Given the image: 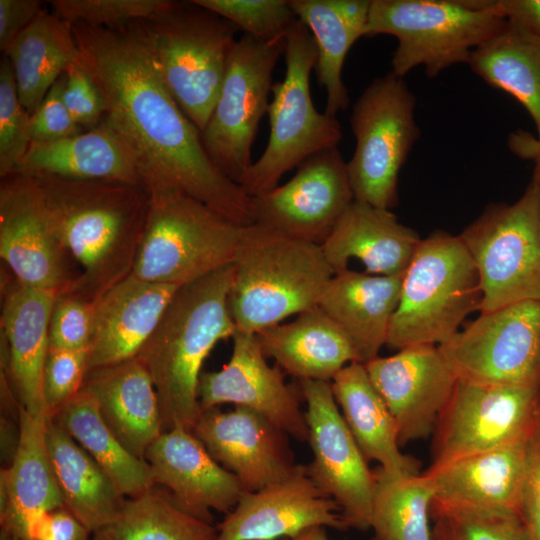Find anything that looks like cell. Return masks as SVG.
Returning <instances> with one entry per match:
<instances>
[{"instance_id": "obj_28", "label": "cell", "mask_w": 540, "mask_h": 540, "mask_svg": "<svg viewBox=\"0 0 540 540\" xmlns=\"http://www.w3.org/2000/svg\"><path fill=\"white\" fill-rule=\"evenodd\" d=\"M19 444L13 460L0 472L1 528L28 540L41 515L64 507L46 444L49 417H34L19 406Z\"/></svg>"}, {"instance_id": "obj_38", "label": "cell", "mask_w": 540, "mask_h": 540, "mask_svg": "<svg viewBox=\"0 0 540 540\" xmlns=\"http://www.w3.org/2000/svg\"><path fill=\"white\" fill-rule=\"evenodd\" d=\"M370 528L377 540H431L429 524L435 486L427 473L402 474L374 470Z\"/></svg>"}, {"instance_id": "obj_30", "label": "cell", "mask_w": 540, "mask_h": 540, "mask_svg": "<svg viewBox=\"0 0 540 540\" xmlns=\"http://www.w3.org/2000/svg\"><path fill=\"white\" fill-rule=\"evenodd\" d=\"M255 335L266 358L298 380L331 382L346 365L358 362L347 337L318 306Z\"/></svg>"}, {"instance_id": "obj_35", "label": "cell", "mask_w": 540, "mask_h": 540, "mask_svg": "<svg viewBox=\"0 0 540 540\" xmlns=\"http://www.w3.org/2000/svg\"><path fill=\"white\" fill-rule=\"evenodd\" d=\"M22 106L31 115L79 56L72 25L42 10L4 53Z\"/></svg>"}, {"instance_id": "obj_53", "label": "cell", "mask_w": 540, "mask_h": 540, "mask_svg": "<svg viewBox=\"0 0 540 540\" xmlns=\"http://www.w3.org/2000/svg\"><path fill=\"white\" fill-rule=\"evenodd\" d=\"M322 526L307 528L293 538H282L278 540H329L327 533Z\"/></svg>"}, {"instance_id": "obj_15", "label": "cell", "mask_w": 540, "mask_h": 540, "mask_svg": "<svg viewBox=\"0 0 540 540\" xmlns=\"http://www.w3.org/2000/svg\"><path fill=\"white\" fill-rule=\"evenodd\" d=\"M306 402L305 418L313 460L305 465L316 486L340 507L347 527L370 528L376 485L335 400L331 382L298 380Z\"/></svg>"}, {"instance_id": "obj_41", "label": "cell", "mask_w": 540, "mask_h": 540, "mask_svg": "<svg viewBox=\"0 0 540 540\" xmlns=\"http://www.w3.org/2000/svg\"><path fill=\"white\" fill-rule=\"evenodd\" d=\"M263 41H284L299 20L286 0H194Z\"/></svg>"}, {"instance_id": "obj_27", "label": "cell", "mask_w": 540, "mask_h": 540, "mask_svg": "<svg viewBox=\"0 0 540 540\" xmlns=\"http://www.w3.org/2000/svg\"><path fill=\"white\" fill-rule=\"evenodd\" d=\"M81 390L96 403L106 425L134 456L144 459L163 432L151 376L137 357L86 372Z\"/></svg>"}, {"instance_id": "obj_17", "label": "cell", "mask_w": 540, "mask_h": 540, "mask_svg": "<svg viewBox=\"0 0 540 540\" xmlns=\"http://www.w3.org/2000/svg\"><path fill=\"white\" fill-rule=\"evenodd\" d=\"M0 256L25 286L57 296L72 291L69 254L31 177L13 174L1 178Z\"/></svg>"}, {"instance_id": "obj_47", "label": "cell", "mask_w": 540, "mask_h": 540, "mask_svg": "<svg viewBox=\"0 0 540 540\" xmlns=\"http://www.w3.org/2000/svg\"><path fill=\"white\" fill-rule=\"evenodd\" d=\"M64 74L51 87L40 106L30 115L33 142L54 141L83 131L63 101Z\"/></svg>"}, {"instance_id": "obj_36", "label": "cell", "mask_w": 540, "mask_h": 540, "mask_svg": "<svg viewBox=\"0 0 540 540\" xmlns=\"http://www.w3.org/2000/svg\"><path fill=\"white\" fill-rule=\"evenodd\" d=\"M470 69L513 96L531 116L540 141V38L506 21L471 53Z\"/></svg>"}, {"instance_id": "obj_51", "label": "cell", "mask_w": 540, "mask_h": 540, "mask_svg": "<svg viewBox=\"0 0 540 540\" xmlns=\"http://www.w3.org/2000/svg\"><path fill=\"white\" fill-rule=\"evenodd\" d=\"M486 7L540 38V0H486Z\"/></svg>"}, {"instance_id": "obj_40", "label": "cell", "mask_w": 540, "mask_h": 540, "mask_svg": "<svg viewBox=\"0 0 540 540\" xmlns=\"http://www.w3.org/2000/svg\"><path fill=\"white\" fill-rule=\"evenodd\" d=\"M431 540H531L520 514L451 507L433 501Z\"/></svg>"}, {"instance_id": "obj_43", "label": "cell", "mask_w": 540, "mask_h": 540, "mask_svg": "<svg viewBox=\"0 0 540 540\" xmlns=\"http://www.w3.org/2000/svg\"><path fill=\"white\" fill-rule=\"evenodd\" d=\"M30 114L22 106L6 55L0 62V176H10L30 144Z\"/></svg>"}, {"instance_id": "obj_7", "label": "cell", "mask_w": 540, "mask_h": 540, "mask_svg": "<svg viewBox=\"0 0 540 540\" xmlns=\"http://www.w3.org/2000/svg\"><path fill=\"white\" fill-rule=\"evenodd\" d=\"M505 23L486 7V0H372L365 37L396 38L391 72L398 77L423 66L434 78L453 65L468 63L473 50Z\"/></svg>"}, {"instance_id": "obj_24", "label": "cell", "mask_w": 540, "mask_h": 540, "mask_svg": "<svg viewBox=\"0 0 540 540\" xmlns=\"http://www.w3.org/2000/svg\"><path fill=\"white\" fill-rule=\"evenodd\" d=\"M56 297L25 286L14 277L4 287L1 329L7 347L8 376L19 406L34 417H49L43 396V371Z\"/></svg>"}, {"instance_id": "obj_44", "label": "cell", "mask_w": 540, "mask_h": 540, "mask_svg": "<svg viewBox=\"0 0 540 540\" xmlns=\"http://www.w3.org/2000/svg\"><path fill=\"white\" fill-rule=\"evenodd\" d=\"M88 355L89 349L49 348L43 371V396L50 418L80 391Z\"/></svg>"}, {"instance_id": "obj_56", "label": "cell", "mask_w": 540, "mask_h": 540, "mask_svg": "<svg viewBox=\"0 0 540 540\" xmlns=\"http://www.w3.org/2000/svg\"><path fill=\"white\" fill-rule=\"evenodd\" d=\"M536 171L538 173V177H539V182H540V166L539 165H536ZM539 228H540V210H539Z\"/></svg>"}, {"instance_id": "obj_25", "label": "cell", "mask_w": 540, "mask_h": 540, "mask_svg": "<svg viewBox=\"0 0 540 540\" xmlns=\"http://www.w3.org/2000/svg\"><path fill=\"white\" fill-rule=\"evenodd\" d=\"M529 441L428 468L424 472L433 480L434 501L451 507L520 514Z\"/></svg>"}, {"instance_id": "obj_26", "label": "cell", "mask_w": 540, "mask_h": 540, "mask_svg": "<svg viewBox=\"0 0 540 540\" xmlns=\"http://www.w3.org/2000/svg\"><path fill=\"white\" fill-rule=\"evenodd\" d=\"M421 240L390 210L354 199L320 246L334 275L356 259L366 273L402 277Z\"/></svg>"}, {"instance_id": "obj_33", "label": "cell", "mask_w": 540, "mask_h": 540, "mask_svg": "<svg viewBox=\"0 0 540 540\" xmlns=\"http://www.w3.org/2000/svg\"><path fill=\"white\" fill-rule=\"evenodd\" d=\"M335 400L362 454L392 473L418 474L420 461L401 452L395 420L365 365L352 362L331 380Z\"/></svg>"}, {"instance_id": "obj_46", "label": "cell", "mask_w": 540, "mask_h": 540, "mask_svg": "<svg viewBox=\"0 0 540 540\" xmlns=\"http://www.w3.org/2000/svg\"><path fill=\"white\" fill-rule=\"evenodd\" d=\"M63 101L74 121L83 129H92L102 122L105 104L98 88L75 61L64 73Z\"/></svg>"}, {"instance_id": "obj_6", "label": "cell", "mask_w": 540, "mask_h": 540, "mask_svg": "<svg viewBox=\"0 0 540 540\" xmlns=\"http://www.w3.org/2000/svg\"><path fill=\"white\" fill-rule=\"evenodd\" d=\"M143 25L166 86L201 132L219 97L239 29L194 0L172 1Z\"/></svg>"}, {"instance_id": "obj_21", "label": "cell", "mask_w": 540, "mask_h": 540, "mask_svg": "<svg viewBox=\"0 0 540 540\" xmlns=\"http://www.w3.org/2000/svg\"><path fill=\"white\" fill-rule=\"evenodd\" d=\"M347 527L338 504L298 464L287 478L244 491L217 528L216 540H278L314 527Z\"/></svg>"}, {"instance_id": "obj_13", "label": "cell", "mask_w": 540, "mask_h": 540, "mask_svg": "<svg viewBox=\"0 0 540 540\" xmlns=\"http://www.w3.org/2000/svg\"><path fill=\"white\" fill-rule=\"evenodd\" d=\"M540 428V388L457 380L433 433L429 468L529 441Z\"/></svg>"}, {"instance_id": "obj_11", "label": "cell", "mask_w": 540, "mask_h": 540, "mask_svg": "<svg viewBox=\"0 0 540 540\" xmlns=\"http://www.w3.org/2000/svg\"><path fill=\"white\" fill-rule=\"evenodd\" d=\"M416 97L392 72L375 78L355 101L350 125L356 146L347 162L354 199L390 210L399 173L420 137Z\"/></svg>"}, {"instance_id": "obj_18", "label": "cell", "mask_w": 540, "mask_h": 540, "mask_svg": "<svg viewBox=\"0 0 540 540\" xmlns=\"http://www.w3.org/2000/svg\"><path fill=\"white\" fill-rule=\"evenodd\" d=\"M364 365L395 420L399 445L432 436L458 380L439 347L410 346Z\"/></svg>"}, {"instance_id": "obj_55", "label": "cell", "mask_w": 540, "mask_h": 540, "mask_svg": "<svg viewBox=\"0 0 540 540\" xmlns=\"http://www.w3.org/2000/svg\"><path fill=\"white\" fill-rule=\"evenodd\" d=\"M92 540H110V539L107 537V535L104 532L100 531L94 534V538Z\"/></svg>"}, {"instance_id": "obj_14", "label": "cell", "mask_w": 540, "mask_h": 540, "mask_svg": "<svg viewBox=\"0 0 540 540\" xmlns=\"http://www.w3.org/2000/svg\"><path fill=\"white\" fill-rule=\"evenodd\" d=\"M438 347L459 380L540 388V302L481 312Z\"/></svg>"}, {"instance_id": "obj_19", "label": "cell", "mask_w": 540, "mask_h": 540, "mask_svg": "<svg viewBox=\"0 0 540 540\" xmlns=\"http://www.w3.org/2000/svg\"><path fill=\"white\" fill-rule=\"evenodd\" d=\"M229 361L201 374L197 393L201 412L221 404L250 408L297 441H308L299 388L285 382L278 366L268 364L255 334L236 331Z\"/></svg>"}, {"instance_id": "obj_22", "label": "cell", "mask_w": 540, "mask_h": 540, "mask_svg": "<svg viewBox=\"0 0 540 540\" xmlns=\"http://www.w3.org/2000/svg\"><path fill=\"white\" fill-rule=\"evenodd\" d=\"M144 459L155 485L165 487L182 510L212 523L211 510L229 513L245 491L238 478L223 468L192 431H163Z\"/></svg>"}, {"instance_id": "obj_54", "label": "cell", "mask_w": 540, "mask_h": 540, "mask_svg": "<svg viewBox=\"0 0 540 540\" xmlns=\"http://www.w3.org/2000/svg\"><path fill=\"white\" fill-rule=\"evenodd\" d=\"M0 540H18V538L9 531L1 528Z\"/></svg>"}, {"instance_id": "obj_3", "label": "cell", "mask_w": 540, "mask_h": 540, "mask_svg": "<svg viewBox=\"0 0 540 540\" xmlns=\"http://www.w3.org/2000/svg\"><path fill=\"white\" fill-rule=\"evenodd\" d=\"M233 265L178 288L137 358L148 370L159 400L163 431H192L201 409L198 383L214 346L237 328L228 308Z\"/></svg>"}, {"instance_id": "obj_5", "label": "cell", "mask_w": 540, "mask_h": 540, "mask_svg": "<svg viewBox=\"0 0 540 540\" xmlns=\"http://www.w3.org/2000/svg\"><path fill=\"white\" fill-rule=\"evenodd\" d=\"M480 279L461 238L437 231L422 239L401 278L386 345L439 346L481 306Z\"/></svg>"}, {"instance_id": "obj_34", "label": "cell", "mask_w": 540, "mask_h": 540, "mask_svg": "<svg viewBox=\"0 0 540 540\" xmlns=\"http://www.w3.org/2000/svg\"><path fill=\"white\" fill-rule=\"evenodd\" d=\"M46 444L64 507L95 534L118 516L126 497L109 475L52 418Z\"/></svg>"}, {"instance_id": "obj_32", "label": "cell", "mask_w": 540, "mask_h": 540, "mask_svg": "<svg viewBox=\"0 0 540 540\" xmlns=\"http://www.w3.org/2000/svg\"><path fill=\"white\" fill-rule=\"evenodd\" d=\"M289 4L314 38V70L326 92L325 113L336 116L350 102L342 70L350 48L366 35L370 1L289 0Z\"/></svg>"}, {"instance_id": "obj_31", "label": "cell", "mask_w": 540, "mask_h": 540, "mask_svg": "<svg viewBox=\"0 0 540 540\" xmlns=\"http://www.w3.org/2000/svg\"><path fill=\"white\" fill-rule=\"evenodd\" d=\"M13 174L142 185L126 150L101 123L87 131L58 140L31 142Z\"/></svg>"}, {"instance_id": "obj_1", "label": "cell", "mask_w": 540, "mask_h": 540, "mask_svg": "<svg viewBox=\"0 0 540 540\" xmlns=\"http://www.w3.org/2000/svg\"><path fill=\"white\" fill-rule=\"evenodd\" d=\"M72 30L77 62L105 104L101 124L122 144L146 191H178L240 226L253 224L251 197L207 154L165 84L143 21L117 28L75 22Z\"/></svg>"}, {"instance_id": "obj_16", "label": "cell", "mask_w": 540, "mask_h": 540, "mask_svg": "<svg viewBox=\"0 0 540 540\" xmlns=\"http://www.w3.org/2000/svg\"><path fill=\"white\" fill-rule=\"evenodd\" d=\"M252 199L253 224L322 245L354 200L347 162L338 147L296 167L294 176Z\"/></svg>"}, {"instance_id": "obj_4", "label": "cell", "mask_w": 540, "mask_h": 540, "mask_svg": "<svg viewBox=\"0 0 540 540\" xmlns=\"http://www.w3.org/2000/svg\"><path fill=\"white\" fill-rule=\"evenodd\" d=\"M232 265L228 308L249 334L318 306L334 276L320 245L256 224L242 228Z\"/></svg>"}, {"instance_id": "obj_37", "label": "cell", "mask_w": 540, "mask_h": 540, "mask_svg": "<svg viewBox=\"0 0 540 540\" xmlns=\"http://www.w3.org/2000/svg\"><path fill=\"white\" fill-rule=\"evenodd\" d=\"M51 418L109 475L125 497L139 496L155 486L149 464L126 449L83 390Z\"/></svg>"}, {"instance_id": "obj_20", "label": "cell", "mask_w": 540, "mask_h": 540, "mask_svg": "<svg viewBox=\"0 0 540 540\" xmlns=\"http://www.w3.org/2000/svg\"><path fill=\"white\" fill-rule=\"evenodd\" d=\"M193 434L245 491H256L290 476L297 468L287 434L260 413L242 406L201 412Z\"/></svg>"}, {"instance_id": "obj_49", "label": "cell", "mask_w": 540, "mask_h": 540, "mask_svg": "<svg viewBox=\"0 0 540 540\" xmlns=\"http://www.w3.org/2000/svg\"><path fill=\"white\" fill-rule=\"evenodd\" d=\"M90 530L68 509L61 507L32 523L28 540H88Z\"/></svg>"}, {"instance_id": "obj_9", "label": "cell", "mask_w": 540, "mask_h": 540, "mask_svg": "<svg viewBox=\"0 0 540 540\" xmlns=\"http://www.w3.org/2000/svg\"><path fill=\"white\" fill-rule=\"evenodd\" d=\"M284 55L285 75L282 81L273 83L267 110V145L239 182L250 197L273 189L285 173L316 153L338 147L342 139L336 116L318 112L313 104L310 74L317 50L313 36L300 20L286 35Z\"/></svg>"}, {"instance_id": "obj_39", "label": "cell", "mask_w": 540, "mask_h": 540, "mask_svg": "<svg viewBox=\"0 0 540 540\" xmlns=\"http://www.w3.org/2000/svg\"><path fill=\"white\" fill-rule=\"evenodd\" d=\"M110 540H216L212 523L178 507L169 492L156 485L126 497L116 519L102 530Z\"/></svg>"}, {"instance_id": "obj_2", "label": "cell", "mask_w": 540, "mask_h": 540, "mask_svg": "<svg viewBox=\"0 0 540 540\" xmlns=\"http://www.w3.org/2000/svg\"><path fill=\"white\" fill-rule=\"evenodd\" d=\"M31 178L61 243L80 267L70 293L93 303L131 275L149 195L142 185L116 181Z\"/></svg>"}, {"instance_id": "obj_8", "label": "cell", "mask_w": 540, "mask_h": 540, "mask_svg": "<svg viewBox=\"0 0 540 540\" xmlns=\"http://www.w3.org/2000/svg\"><path fill=\"white\" fill-rule=\"evenodd\" d=\"M147 193L148 215L132 275L181 287L232 264L244 226L184 193Z\"/></svg>"}, {"instance_id": "obj_50", "label": "cell", "mask_w": 540, "mask_h": 540, "mask_svg": "<svg viewBox=\"0 0 540 540\" xmlns=\"http://www.w3.org/2000/svg\"><path fill=\"white\" fill-rule=\"evenodd\" d=\"M42 10V2L38 0H0V50L3 53Z\"/></svg>"}, {"instance_id": "obj_52", "label": "cell", "mask_w": 540, "mask_h": 540, "mask_svg": "<svg viewBox=\"0 0 540 540\" xmlns=\"http://www.w3.org/2000/svg\"><path fill=\"white\" fill-rule=\"evenodd\" d=\"M510 151L516 156L532 160L540 166V141L531 133L517 130L510 133L507 140Z\"/></svg>"}, {"instance_id": "obj_48", "label": "cell", "mask_w": 540, "mask_h": 540, "mask_svg": "<svg viewBox=\"0 0 540 540\" xmlns=\"http://www.w3.org/2000/svg\"><path fill=\"white\" fill-rule=\"evenodd\" d=\"M520 515L531 540H540V428L528 444Z\"/></svg>"}, {"instance_id": "obj_23", "label": "cell", "mask_w": 540, "mask_h": 540, "mask_svg": "<svg viewBox=\"0 0 540 540\" xmlns=\"http://www.w3.org/2000/svg\"><path fill=\"white\" fill-rule=\"evenodd\" d=\"M178 288L131 274L97 298L87 371L137 357Z\"/></svg>"}, {"instance_id": "obj_29", "label": "cell", "mask_w": 540, "mask_h": 540, "mask_svg": "<svg viewBox=\"0 0 540 540\" xmlns=\"http://www.w3.org/2000/svg\"><path fill=\"white\" fill-rule=\"evenodd\" d=\"M402 277L346 270L335 274L318 307L351 343L359 363L379 356L399 302Z\"/></svg>"}, {"instance_id": "obj_10", "label": "cell", "mask_w": 540, "mask_h": 540, "mask_svg": "<svg viewBox=\"0 0 540 540\" xmlns=\"http://www.w3.org/2000/svg\"><path fill=\"white\" fill-rule=\"evenodd\" d=\"M540 182L535 169L514 203L492 204L459 235L476 266L480 312L540 302Z\"/></svg>"}, {"instance_id": "obj_12", "label": "cell", "mask_w": 540, "mask_h": 540, "mask_svg": "<svg viewBox=\"0 0 540 540\" xmlns=\"http://www.w3.org/2000/svg\"><path fill=\"white\" fill-rule=\"evenodd\" d=\"M284 41L243 34L235 42L219 97L201 131L211 160L237 184L252 164V145L268 110L272 74L284 52Z\"/></svg>"}, {"instance_id": "obj_45", "label": "cell", "mask_w": 540, "mask_h": 540, "mask_svg": "<svg viewBox=\"0 0 540 540\" xmlns=\"http://www.w3.org/2000/svg\"><path fill=\"white\" fill-rule=\"evenodd\" d=\"M93 303L74 294L58 295L49 322V348L89 349L92 337Z\"/></svg>"}, {"instance_id": "obj_42", "label": "cell", "mask_w": 540, "mask_h": 540, "mask_svg": "<svg viewBox=\"0 0 540 540\" xmlns=\"http://www.w3.org/2000/svg\"><path fill=\"white\" fill-rule=\"evenodd\" d=\"M167 0H53V13L69 24L117 28L136 21H146L166 10Z\"/></svg>"}]
</instances>
